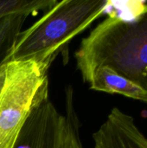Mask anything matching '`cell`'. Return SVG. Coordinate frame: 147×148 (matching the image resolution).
Segmentation results:
<instances>
[{"instance_id": "obj_1", "label": "cell", "mask_w": 147, "mask_h": 148, "mask_svg": "<svg viewBox=\"0 0 147 148\" xmlns=\"http://www.w3.org/2000/svg\"><path fill=\"white\" fill-rule=\"evenodd\" d=\"M75 58L83 81L107 67L147 92V4L129 18L109 14L82 38Z\"/></svg>"}, {"instance_id": "obj_2", "label": "cell", "mask_w": 147, "mask_h": 148, "mask_svg": "<svg viewBox=\"0 0 147 148\" xmlns=\"http://www.w3.org/2000/svg\"><path fill=\"white\" fill-rule=\"evenodd\" d=\"M113 4L109 0H56L37 21L17 35L4 61L64 54L70 42L107 13Z\"/></svg>"}, {"instance_id": "obj_3", "label": "cell", "mask_w": 147, "mask_h": 148, "mask_svg": "<svg viewBox=\"0 0 147 148\" xmlns=\"http://www.w3.org/2000/svg\"><path fill=\"white\" fill-rule=\"evenodd\" d=\"M55 56L7 60L0 64V148H15L32 112L49 97Z\"/></svg>"}, {"instance_id": "obj_4", "label": "cell", "mask_w": 147, "mask_h": 148, "mask_svg": "<svg viewBox=\"0 0 147 148\" xmlns=\"http://www.w3.org/2000/svg\"><path fill=\"white\" fill-rule=\"evenodd\" d=\"M65 116L46 98L34 109L15 148H62Z\"/></svg>"}, {"instance_id": "obj_5", "label": "cell", "mask_w": 147, "mask_h": 148, "mask_svg": "<svg viewBox=\"0 0 147 148\" xmlns=\"http://www.w3.org/2000/svg\"><path fill=\"white\" fill-rule=\"evenodd\" d=\"M94 148H147V138L134 118L113 108L93 134Z\"/></svg>"}, {"instance_id": "obj_6", "label": "cell", "mask_w": 147, "mask_h": 148, "mask_svg": "<svg viewBox=\"0 0 147 148\" xmlns=\"http://www.w3.org/2000/svg\"><path fill=\"white\" fill-rule=\"evenodd\" d=\"M83 82L88 83L92 90L119 94L147 104V92L145 89L107 67H101L94 70Z\"/></svg>"}, {"instance_id": "obj_7", "label": "cell", "mask_w": 147, "mask_h": 148, "mask_svg": "<svg viewBox=\"0 0 147 148\" xmlns=\"http://www.w3.org/2000/svg\"><path fill=\"white\" fill-rule=\"evenodd\" d=\"M65 126L62 148H84L81 139V122L75 107L74 89L68 86L65 89Z\"/></svg>"}, {"instance_id": "obj_8", "label": "cell", "mask_w": 147, "mask_h": 148, "mask_svg": "<svg viewBox=\"0 0 147 148\" xmlns=\"http://www.w3.org/2000/svg\"><path fill=\"white\" fill-rule=\"evenodd\" d=\"M29 16L26 14H14L0 18V64L5 60Z\"/></svg>"}, {"instance_id": "obj_9", "label": "cell", "mask_w": 147, "mask_h": 148, "mask_svg": "<svg viewBox=\"0 0 147 148\" xmlns=\"http://www.w3.org/2000/svg\"><path fill=\"white\" fill-rule=\"evenodd\" d=\"M55 0H0V18L14 14L34 15L47 10Z\"/></svg>"}]
</instances>
